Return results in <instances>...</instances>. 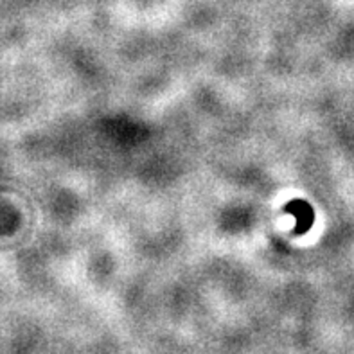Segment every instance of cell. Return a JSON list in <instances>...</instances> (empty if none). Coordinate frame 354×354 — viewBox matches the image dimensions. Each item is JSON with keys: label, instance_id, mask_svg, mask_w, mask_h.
I'll use <instances>...</instances> for the list:
<instances>
[{"label": "cell", "instance_id": "6da1fadb", "mask_svg": "<svg viewBox=\"0 0 354 354\" xmlns=\"http://www.w3.org/2000/svg\"><path fill=\"white\" fill-rule=\"evenodd\" d=\"M290 211H293L297 214V220H299V227H297V232L304 234L306 230L310 229L311 223H313V211L311 207L306 202H293V205H290Z\"/></svg>", "mask_w": 354, "mask_h": 354}]
</instances>
